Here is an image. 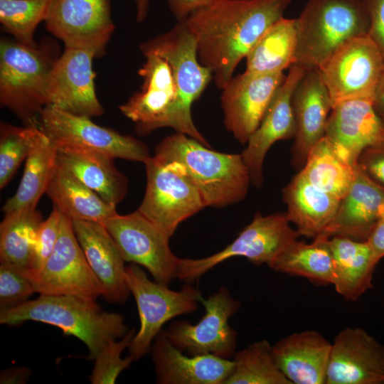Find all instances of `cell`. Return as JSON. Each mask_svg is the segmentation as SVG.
Returning a JSON list of instances; mask_svg holds the SVG:
<instances>
[{"instance_id":"cell-22","label":"cell","mask_w":384,"mask_h":384,"mask_svg":"<svg viewBox=\"0 0 384 384\" xmlns=\"http://www.w3.org/2000/svg\"><path fill=\"white\" fill-rule=\"evenodd\" d=\"M296 132L292 147V163L303 167L314 145L325 136L332 109L327 87L318 69L306 70L292 96Z\"/></svg>"},{"instance_id":"cell-14","label":"cell","mask_w":384,"mask_h":384,"mask_svg":"<svg viewBox=\"0 0 384 384\" xmlns=\"http://www.w3.org/2000/svg\"><path fill=\"white\" fill-rule=\"evenodd\" d=\"M26 273L35 292L74 295L95 299L101 296L99 282L75 236L72 220L62 214L54 250L41 270Z\"/></svg>"},{"instance_id":"cell-4","label":"cell","mask_w":384,"mask_h":384,"mask_svg":"<svg viewBox=\"0 0 384 384\" xmlns=\"http://www.w3.org/2000/svg\"><path fill=\"white\" fill-rule=\"evenodd\" d=\"M60 54L56 42L49 38L33 46L1 38L0 102L24 126H39L48 105L49 75Z\"/></svg>"},{"instance_id":"cell-47","label":"cell","mask_w":384,"mask_h":384,"mask_svg":"<svg viewBox=\"0 0 384 384\" xmlns=\"http://www.w3.org/2000/svg\"><path fill=\"white\" fill-rule=\"evenodd\" d=\"M373 105L377 114L384 124V80L374 96Z\"/></svg>"},{"instance_id":"cell-32","label":"cell","mask_w":384,"mask_h":384,"mask_svg":"<svg viewBox=\"0 0 384 384\" xmlns=\"http://www.w3.org/2000/svg\"><path fill=\"white\" fill-rule=\"evenodd\" d=\"M329 238L321 234L311 243L297 239L268 266L277 272L303 277L318 284H333L334 271Z\"/></svg>"},{"instance_id":"cell-49","label":"cell","mask_w":384,"mask_h":384,"mask_svg":"<svg viewBox=\"0 0 384 384\" xmlns=\"http://www.w3.org/2000/svg\"><path fill=\"white\" fill-rule=\"evenodd\" d=\"M378 213L380 218H384V203L380 206Z\"/></svg>"},{"instance_id":"cell-34","label":"cell","mask_w":384,"mask_h":384,"mask_svg":"<svg viewBox=\"0 0 384 384\" xmlns=\"http://www.w3.org/2000/svg\"><path fill=\"white\" fill-rule=\"evenodd\" d=\"M354 166L337 155L324 136L311 149L300 171L311 184L341 201L353 183Z\"/></svg>"},{"instance_id":"cell-11","label":"cell","mask_w":384,"mask_h":384,"mask_svg":"<svg viewBox=\"0 0 384 384\" xmlns=\"http://www.w3.org/2000/svg\"><path fill=\"white\" fill-rule=\"evenodd\" d=\"M146 187L138 211L171 237L183 220L206 207L198 188L174 167L154 156L144 163Z\"/></svg>"},{"instance_id":"cell-42","label":"cell","mask_w":384,"mask_h":384,"mask_svg":"<svg viewBox=\"0 0 384 384\" xmlns=\"http://www.w3.org/2000/svg\"><path fill=\"white\" fill-rule=\"evenodd\" d=\"M363 1L370 19L368 36L384 57V0H363Z\"/></svg>"},{"instance_id":"cell-15","label":"cell","mask_w":384,"mask_h":384,"mask_svg":"<svg viewBox=\"0 0 384 384\" xmlns=\"http://www.w3.org/2000/svg\"><path fill=\"white\" fill-rule=\"evenodd\" d=\"M45 21L47 31L64 48L105 54L115 26L110 0H50Z\"/></svg>"},{"instance_id":"cell-48","label":"cell","mask_w":384,"mask_h":384,"mask_svg":"<svg viewBox=\"0 0 384 384\" xmlns=\"http://www.w3.org/2000/svg\"><path fill=\"white\" fill-rule=\"evenodd\" d=\"M136 6V20L141 23L146 20L150 0H133Z\"/></svg>"},{"instance_id":"cell-30","label":"cell","mask_w":384,"mask_h":384,"mask_svg":"<svg viewBox=\"0 0 384 384\" xmlns=\"http://www.w3.org/2000/svg\"><path fill=\"white\" fill-rule=\"evenodd\" d=\"M57 146L39 127L26 159L18 187L2 208L4 214L36 208L41 196L46 193L57 168Z\"/></svg>"},{"instance_id":"cell-17","label":"cell","mask_w":384,"mask_h":384,"mask_svg":"<svg viewBox=\"0 0 384 384\" xmlns=\"http://www.w3.org/2000/svg\"><path fill=\"white\" fill-rule=\"evenodd\" d=\"M284 73L245 71L233 77L222 89L220 103L226 129L245 144L257 129L275 92L285 79Z\"/></svg>"},{"instance_id":"cell-41","label":"cell","mask_w":384,"mask_h":384,"mask_svg":"<svg viewBox=\"0 0 384 384\" xmlns=\"http://www.w3.org/2000/svg\"><path fill=\"white\" fill-rule=\"evenodd\" d=\"M62 213L53 206L48 218L43 220L38 229L30 266V272L41 270L52 254L58 240Z\"/></svg>"},{"instance_id":"cell-33","label":"cell","mask_w":384,"mask_h":384,"mask_svg":"<svg viewBox=\"0 0 384 384\" xmlns=\"http://www.w3.org/2000/svg\"><path fill=\"white\" fill-rule=\"evenodd\" d=\"M297 49L296 18L283 16L262 34L247 55L245 71L283 73L295 63Z\"/></svg>"},{"instance_id":"cell-46","label":"cell","mask_w":384,"mask_h":384,"mask_svg":"<svg viewBox=\"0 0 384 384\" xmlns=\"http://www.w3.org/2000/svg\"><path fill=\"white\" fill-rule=\"evenodd\" d=\"M31 375V370L26 367H11L1 371L0 383L1 384H23Z\"/></svg>"},{"instance_id":"cell-25","label":"cell","mask_w":384,"mask_h":384,"mask_svg":"<svg viewBox=\"0 0 384 384\" xmlns=\"http://www.w3.org/2000/svg\"><path fill=\"white\" fill-rule=\"evenodd\" d=\"M383 203L384 186L373 179L357 163L353 183L322 234L329 238L339 235L366 240L380 219L379 208Z\"/></svg>"},{"instance_id":"cell-9","label":"cell","mask_w":384,"mask_h":384,"mask_svg":"<svg viewBox=\"0 0 384 384\" xmlns=\"http://www.w3.org/2000/svg\"><path fill=\"white\" fill-rule=\"evenodd\" d=\"M318 70L332 107L348 100H373L384 80V57L366 35L346 42Z\"/></svg>"},{"instance_id":"cell-13","label":"cell","mask_w":384,"mask_h":384,"mask_svg":"<svg viewBox=\"0 0 384 384\" xmlns=\"http://www.w3.org/2000/svg\"><path fill=\"white\" fill-rule=\"evenodd\" d=\"M125 262L146 268L156 282L169 284L177 278L181 258L169 246V237L138 210L116 214L102 223Z\"/></svg>"},{"instance_id":"cell-12","label":"cell","mask_w":384,"mask_h":384,"mask_svg":"<svg viewBox=\"0 0 384 384\" xmlns=\"http://www.w3.org/2000/svg\"><path fill=\"white\" fill-rule=\"evenodd\" d=\"M205 314L195 324L187 321H173L164 330L170 342L190 355H213L230 359L235 353L237 331L230 326L229 319L240 306L225 287H221L208 299L201 298Z\"/></svg>"},{"instance_id":"cell-45","label":"cell","mask_w":384,"mask_h":384,"mask_svg":"<svg viewBox=\"0 0 384 384\" xmlns=\"http://www.w3.org/2000/svg\"><path fill=\"white\" fill-rule=\"evenodd\" d=\"M374 261L378 264L384 257V218H380L366 239Z\"/></svg>"},{"instance_id":"cell-44","label":"cell","mask_w":384,"mask_h":384,"mask_svg":"<svg viewBox=\"0 0 384 384\" xmlns=\"http://www.w3.org/2000/svg\"><path fill=\"white\" fill-rule=\"evenodd\" d=\"M215 1L216 0H167V3L177 21H181L192 13Z\"/></svg>"},{"instance_id":"cell-20","label":"cell","mask_w":384,"mask_h":384,"mask_svg":"<svg viewBox=\"0 0 384 384\" xmlns=\"http://www.w3.org/2000/svg\"><path fill=\"white\" fill-rule=\"evenodd\" d=\"M325 136L337 155L355 166L366 149L384 144V124L373 100H345L332 107Z\"/></svg>"},{"instance_id":"cell-7","label":"cell","mask_w":384,"mask_h":384,"mask_svg":"<svg viewBox=\"0 0 384 384\" xmlns=\"http://www.w3.org/2000/svg\"><path fill=\"white\" fill-rule=\"evenodd\" d=\"M126 281L138 309L140 327L128 348L129 356L138 361L150 352L152 343L169 320L198 309L202 298L198 288L190 283L179 291L150 280L135 263L126 267Z\"/></svg>"},{"instance_id":"cell-36","label":"cell","mask_w":384,"mask_h":384,"mask_svg":"<svg viewBox=\"0 0 384 384\" xmlns=\"http://www.w3.org/2000/svg\"><path fill=\"white\" fill-rule=\"evenodd\" d=\"M233 370L223 384H292L279 369L267 340L235 352Z\"/></svg>"},{"instance_id":"cell-6","label":"cell","mask_w":384,"mask_h":384,"mask_svg":"<svg viewBox=\"0 0 384 384\" xmlns=\"http://www.w3.org/2000/svg\"><path fill=\"white\" fill-rule=\"evenodd\" d=\"M144 56L145 62L138 70L143 80L141 89L119 106L122 114L134 123L139 136L171 127L210 146L193 119L183 112L178 90L168 62L156 54Z\"/></svg>"},{"instance_id":"cell-37","label":"cell","mask_w":384,"mask_h":384,"mask_svg":"<svg viewBox=\"0 0 384 384\" xmlns=\"http://www.w3.org/2000/svg\"><path fill=\"white\" fill-rule=\"evenodd\" d=\"M50 0H0V23L15 40L28 46L36 43L33 35L45 21Z\"/></svg>"},{"instance_id":"cell-43","label":"cell","mask_w":384,"mask_h":384,"mask_svg":"<svg viewBox=\"0 0 384 384\" xmlns=\"http://www.w3.org/2000/svg\"><path fill=\"white\" fill-rule=\"evenodd\" d=\"M358 164L373 179L384 186V144L366 149Z\"/></svg>"},{"instance_id":"cell-1","label":"cell","mask_w":384,"mask_h":384,"mask_svg":"<svg viewBox=\"0 0 384 384\" xmlns=\"http://www.w3.org/2000/svg\"><path fill=\"white\" fill-rule=\"evenodd\" d=\"M292 0H216L183 21L197 55L222 90L262 34L283 17Z\"/></svg>"},{"instance_id":"cell-38","label":"cell","mask_w":384,"mask_h":384,"mask_svg":"<svg viewBox=\"0 0 384 384\" xmlns=\"http://www.w3.org/2000/svg\"><path fill=\"white\" fill-rule=\"evenodd\" d=\"M39 126L16 127L1 122L0 126V188L13 178L26 159Z\"/></svg>"},{"instance_id":"cell-39","label":"cell","mask_w":384,"mask_h":384,"mask_svg":"<svg viewBox=\"0 0 384 384\" xmlns=\"http://www.w3.org/2000/svg\"><path fill=\"white\" fill-rule=\"evenodd\" d=\"M136 334L135 329L120 338L107 343L95 358V365L89 376L92 384H113L119 375L134 361L130 356L121 357L122 352L128 348Z\"/></svg>"},{"instance_id":"cell-10","label":"cell","mask_w":384,"mask_h":384,"mask_svg":"<svg viewBox=\"0 0 384 384\" xmlns=\"http://www.w3.org/2000/svg\"><path fill=\"white\" fill-rule=\"evenodd\" d=\"M39 127L60 149L93 151L113 159L143 163L150 157L146 145L132 136L97 125L91 118L50 105L43 110Z\"/></svg>"},{"instance_id":"cell-31","label":"cell","mask_w":384,"mask_h":384,"mask_svg":"<svg viewBox=\"0 0 384 384\" xmlns=\"http://www.w3.org/2000/svg\"><path fill=\"white\" fill-rule=\"evenodd\" d=\"M46 193L53 206L71 220L103 223L117 214L115 206L105 201L72 173L58 164Z\"/></svg>"},{"instance_id":"cell-5","label":"cell","mask_w":384,"mask_h":384,"mask_svg":"<svg viewBox=\"0 0 384 384\" xmlns=\"http://www.w3.org/2000/svg\"><path fill=\"white\" fill-rule=\"evenodd\" d=\"M369 26L363 0H308L296 18L294 64L319 69L346 42L368 35Z\"/></svg>"},{"instance_id":"cell-23","label":"cell","mask_w":384,"mask_h":384,"mask_svg":"<svg viewBox=\"0 0 384 384\" xmlns=\"http://www.w3.org/2000/svg\"><path fill=\"white\" fill-rule=\"evenodd\" d=\"M75 236L99 282L101 296L110 303L122 304L129 297L124 260L102 223L73 220Z\"/></svg>"},{"instance_id":"cell-26","label":"cell","mask_w":384,"mask_h":384,"mask_svg":"<svg viewBox=\"0 0 384 384\" xmlns=\"http://www.w3.org/2000/svg\"><path fill=\"white\" fill-rule=\"evenodd\" d=\"M331 343L320 333H293L272 346L277 363L292 384H325Z\"/></svg>"},{"instance_id":"cell-35","label":"cell","mask_w":384,"mask_h":384,"mask_svg":"<svg viewBox=\"0 0 384 384\" xmlns=\"http://www.w3.org/2000/svg\"><path fill=\"white\" fill-rule=\"evenodd\" d=\"M43 221L36 208L5 213L0 224L1 262H10L28 270Z\"/></svg>"},{"instance_id":"cell-29","label":"cell","mask_w":384,"mask_h":384,"mask_svg":"<svg viewBox=\"0 0 384 384\" xmlns=\"http://www.w3.org/2000/svg\"><path fill=\"white\" fill-rule=\"evenodd\" d=\"M114 159L89 151L58 148V164L107 203L117 206L127 192V179L115 167Z\"/></svg>"},{"instance_id":"cell-2","label":"cell","mask_w":384,"mask_h":384,"mask_svg":"<svg viewBox=\"0 0 384 384\" xmlns=\"http://www.w3.org/2000/svg\"><path fill=\"white\" fill-rule=\"evenodd\" d=\"M154 157L188 177L206 206L221 208L241 201L251 183L241 154L212 150L182 133L166 137L156 146Z\"/></svg>"},{"instance_id":"cell-16","label":"cell","mask_w":384,"mask_h":384,"mask_svg":"<svg viewBox=\"0 0 384 384\" xmlns=\"http://www.w3.org/2000/svg\"><path fill=\"white\" fill-rule=\"evenodd\" d=\"M95 58L91 50L64 48L49 75L47 105L89 118L101 116L104 109L95 91Z\"/></svg>"},{"instance_id":"cell-8","label":"cell","mask_w":384,"mask_h":384,"mask_svg":"<svg viewBox=\"0 0 384 384\" xmlns=\"http://www.w3.org/2000/svg\"><path fill=\"white\" fill-rule=\"evenodd\" d=\"M286 213H257L236 239L221 251L200 259L180 260L177 278L187 283L234 257H244L255 265H269L300 235L289 225Z\"/></svg>"},{"instance_id":"cell-21","label":"cell","mask_w":384,"mask_h":384,"mask_svg":"<svg viewBox=\"0 0 384 384\" xmlns=\"http://www.w3.org/2000/svg\"><path fill=\"white\" fill-rule=\"evenodd\" d=\"M306 70L292 65L282 85L275 92L257 129L241 153L251 183L260 187L263 182L262 165L270 148L277 141L294 137L296 125L292 107L293 91Z\"/></svg>"},{"instance_id":"cell-19","label":"cell","mask_w":384,"mask_h":384,"mask_svg":"<svg viewBox=\"0 0 384 384\" xmlns=\"http://www.w3.org/2000/svg\"><path fill=\"white\" fill-rule=\"evenodd\" d=\"M325 384H384V345L363 329L345 328L331 343Z\"/></svg>"},{"instance_id":"cell-27","label":"cell","mask_w":384,"mask_h":384,"mask_svg":"<svg viewBox=\"0 0 384 384\" xmlns=\"http://www.w3.org/2000/svg\"><path fill=\"white\" fill-rule=\"evenodd\" d=\"M287 219L300 235L315 238L333 220L340 200L318 188L299 172L283 188Z\"/></svg>"},{"instance_id":"cell-24","label":"cell","mask_w":384,"mask_h":384,"mask_svg":"<svg viewBox=\"0 0 384 384\" xmlns=\"http://www.w3.org/2000/svg\"><path fill=\"white\" fill-rule=\"evenodd\" d=\"M150 352L159 384H223L233 368L232 359L183 353L170 342L164 329Z\"/></svg>"},{"instance_id":"cell-28","label":"cell","mask_w":384,"mask_h":384,"mask_svg":"<svg viewBox=\"0 0 384 384\" xmlns=\"http://www.w3.org/2000/svg\"><path fill=\"white\" fill-rule=\"evenodd\" d=\"M335 290L345 299L356 301L372 287L377 263L366 240L334 235L329 238Z\"/></svg>"},{"instance_id":"cell-3","label":"cell","mask_w":384,"mask_h":384,"mask_svg":"<svg viewBox=\"0 0 384 384\" xmlns=\"http://www.w3.org/2000/svg\"><path fill=\"white\" fill-rule=\"evenodd\" d=\"M27 321L52 325L83 342L89 359H95L110 341L120 339L129 328L123 315L103 310L95 299L74 295L40 294L1 310L0 324L15 326Z\"/></svg>"},{"instance_id":"cell-18","label":"cell","mask_w":384,"mask_h":384,"mask_svg":"<svg viewBox=\"0 0 384 384\" xmlns=\"http://www.w3.org/2000/svg\"><path fill=\"white\" fill-rule=\"evenodd\" d=\"M142 55L156 54L169 64L175 79L181 107L189 119L191 106L213 80L210 70L198 60L196 42L183 21L169 31L139 45Z\"/></svg>"},{"instance_id":"cell-40","label":"cell","mask_w":384,"mask_h":384,"mask_svg":"<svg viewBox=\"0 0 384 384\" xmlns=\"http://www.w3.org/2000/svg\"><path fill=\"white\" fill-rule=\"evenodd\" d=\"M33 286L26 269L10 262L0 265V309L18 306L34 293Z\"/></svg>"}]
</instances>
